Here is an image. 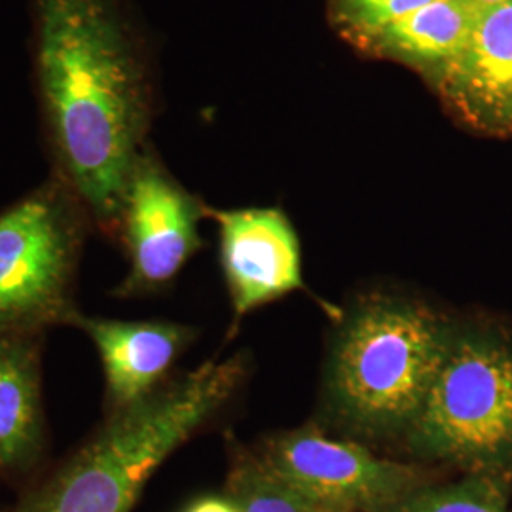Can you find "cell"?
Here are the masks:
<instances>
[{
    "label": "cell",
    "mask_w": 512,
    "mask_h": 512,
    "mask_svg": "<svg viewBox=\"0 0 512 512\" xmlns=\"http://www.w3.org/2000/svg\"><path fill=\"white\" fill-rule=\"evenodd\" d=\"M205 207L177 183L150 152L143 150L131 171L118 239L129 272L118 296L164 291L186 262L202 249L198 224Z\"/></svg>",
    "instance_id": "52a82bcc"
},
{
    "label": "cell",
    "mask_w": 512,
    "mask_h": 512,
    "mask_svg": "<svg viewBox=\"0 0 512 512\" xmlns=\"http://www.w3.org/2000/svg\"><path fill=\"white\" fill-rule=\"evenodd\" d=\"M42 336L0 334V476L37 469L46 448Z\"/></svg>",
    "instance_id": "8fae6325"
},
{
    "label": "cell",
    "mask_w": 512,
    "mask_h": 512,
    "mask_svg": "<svg viewBox=\"0 0 512 512\" xmlns=\"http://www.w3.org/2000/svg\"><path fill=\"white\" fill-rule=\"evenodd\" d=\"M454 325L429 304L401 294H370L336 319L325 401L349 439L403 442Z\"/></svg>",
    "instance_id": "3957f363"
},
{
    "label": "cell",
    "mask_w": 512,
    "mask_h": 512,
    "mask_svg": "<svg viewBox=\"0 0 512 512\" xmlns=\"http://www.w3.org/2000/svg\"><path fill=\"white\" fill-rule=\"evenodd\" d=\"M476 0H433L387 25L365 44L435 74L454 61L484 12Z\"/></svg>",
    "instance_id": "7c38bea8"
},
{
    "label": "cell",
    "mask_w": 512,
    "mask_h": 512,
    "mask_svg": "<svg viewBox=\"0 0 512 512\" xmlns=\"http://www.w3.org/2000/svg\"><path fill=\"white\" fill-rule=\"evenodd\" d=\"M184 512H239L228 495H209L194 501Z\"/></svg>",
    "instance_id": "2e32d148"
},
{
    "label": "cell",
    "mask_w": 512,
    "mask_h": 512,
    "mask_svg": "<svg viewBox=\"0 0 512 512\" xmlns=\"http://www.w3.org/2000/svg\"><path fill=\"white\" fill-rule=\"evenodd\" d=\"M33 69L54 177L116 241L148 124L147 76L118 0H33Z\"/></svg>",
    "instance_id": "6da1fadb"
},
{
    "label": "cell",
    "mask_w": 512,
    "mask_h": 512,
    "mask_svg": "<svg viewBox=\"0 0 512 512\" xmlns=\"http://www.w3.org/2000/svg\"><path fill=\"white\" fill-rule=\"evenodd\" d=\"M219 226L220 266L238 327L249 313L293 293H308L300 241L289 219L272 207L209 209Z\"/></svg>",
    "instance_id": "ba28073f"
},
{
    "label": "cell",
    "mask_w": 512,
    "mask_h": 512,
    "mask_svg": "<svg viewBox=\"0 0 512 512\" xmlns=\"http://www.w3.org/2000/svg\"><path fill=\"white\" fill-rule=\"evenodd\" d=\"M258 456L283 482L334 512H385L439 480L435 467L380 458L366 444L302 425L264 442Z\"/></svg>",
    "instance_id": "8992f818"
},
{
    "label": "cell",
    "mask_w": 512,
    "mask_h": 512,
    "mask_svg": "<svg viewBox=\"0 0 512 512\" xmlns=\"http://www.w3.org/2000/svg\"><path fill=\"white\" fill-rule=\"evenodd\" d=\"M239 512H334L311 501L274 475L258 452L234 444L226 475V494Z\"/></svg>",
    "instance_id": "4fadbf2b"
},
{
    "label": "cell",
    "mask_w": 512,
    "mask_h": 512,
    "mask_svg": "<svg viewBox=\"0 0 512 512\" xmlns=\"http://www.w3.org/2000/svg\"><path fill=\"white\" fill-rule=\"evenodd\" d=\"M245 357L207 361L147 401L105 416L14 512H131L154 471L236 395Z\"/></svg>",
    "instance_id": "7a4b0ae2"
},
{
    "label": "cell",
    "mask_w": 512,
    "mask_h": 512,
    "mask_svg": "<svg viewBox=\"0 0 512 512\" xmlns=\"http://www.w3.org/2000/svg\"><path fill=\"white\" fill-rule=\"evenodd\" d=\"M93 224L52 175L0 213V334H40L71 323L74 281Z\"/></svg>",
    "instance_id": "5b68a950"
},
{
    "label": "cell",
    "mask_w": 512,
    "mask_h": 512,
    "mask_svg": "<svg viewBox=\"0 0 512 512\" xmlns=\"http://www.w3.org/2000/svg\"><path fill=\"white\" fill-rule=\"evenodd\" d=\"M433 0H334L336 18L357 38H368Z\"/></svg>",
    "instance_id": "9a60e30c"
},
{
    "label": "cell",
    "mask_w": 512,
    "mask_h": 512,
    "mask_svg": "<svg viewBox=\"0 0 512 512\" xmlns=\"http://www.w3.org/2000/svg\"><path fill=\"white\" fill-rule=\"evenodd\" d=\"M403 444L429 467L512 475L511 334L490 321H456Z\"/></svg>",
    "instance_id": "277c9868"
},
{
    "label": "cell",
    "mask_w": 512,
    "mask_h": 512,
    "mask_svg": "<svg viewBox=\"0 0 512 512\" xmlns=\"http://www.w3.org/2000/svg\"><path fill=\"white\" fill-rule=\"evenodd\" d=\"M69 325L88 334L105 372V416L147 401L194 340V329L169 321H116L76 311Z\"/></svg>",
    "instance_id": "9c48e42d"
},
{
    "label": "cell",
    "mask_w": 512,
    "mask_h": 512,
    "mask_svg": "<svg viewBox=\"0 0 512 512\" xmlns=\"http://www.w3.org/2000/svg\"><path fill=\"white\" fill-rule=\"evenodd\" d=\"M512 475L465 473L435 480L385 512H511Z\"/></svg>",
    "instance_id": "5bb4252c"
},
{
    "label": "cell",
    "mask_w": 512,
    "mask_h": 512,
    "mask_svg": "<svg viewBox=\"0 0 512 512\" xmlns=\"http://www.w3.org/2000/svg\"><path fill=\"white\" fill-rule=\"evenodd\" d=\"M476 2H480L484 6H494V4H501V2H507V0H476Z\"/></svg>",
    "instance_id": "e0dca14e"
},
{
    "label": "cell",
    "mask_w": 512,
    "mask_h": 512,
    "mask_svg": "<svg viewBox=\"0 0 512 512\" xmlns=\"http://www.w3.org/2000/svg\"><path fill=\"white\" fill-rule=\"evenodd\" d=\"M435 76L463 122L488 135H511L512 0L486 6L463 52Z\"/></svg>",
    "instance_id": "30bf717a"
}]
</instances>
